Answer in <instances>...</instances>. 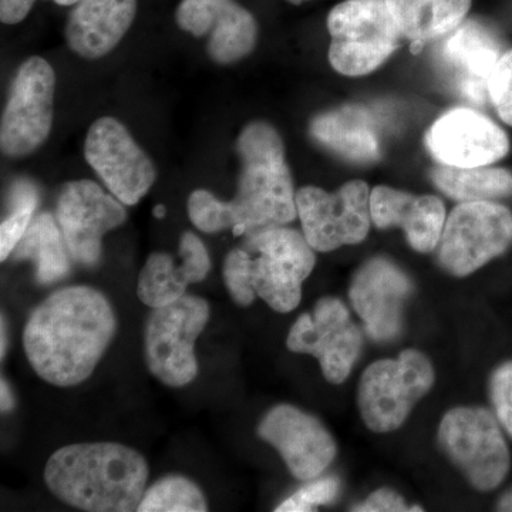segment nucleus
<instances>
[{
	"instance_id": "nucleus-2",
	"label": "nucleus",
	"mask_w": 512,
	"mask_h": 512,
	"mask_svg": "<svg viewBox=\"0 0 512 512\" xmlns=\"http://www.w3.org/2000/svg\"><path fill=\"white\" fill-rule=\"evenodd\" d=\"M237 151L241 173L234 200H218L207 190L192 192L188 198L192 224L205 234L231 229L235 237H244L295 220L296 194L278 131L254 121L239 134Z\"/></svg>"
},
{
	"instance_id": "nucleus-27",
	"label": "nucleus",
	"mask_w": 512,
	"mask_h": 512,
	"mask_svg": "<svg viewBox=\"0 0 512 512\" xmlns=\"http://www.w3.org/2000/svg\"><path fill=\"white\" fill-rule=\"evenodd\" d=\"M140 512H205L208 501L200 487L184 476H165L144 493Z\"/></svg>"
},
{
	"instance_id": "nucleus-3",
	"label": "nucleus",
	"mask_w": 512,
	"mask_h": 512,
	"mask_svg": "<svg viewBox=\"0 0 512 512\" xmlns=\"http://www.w3.org/2000/svg\"><path fill=\"white\" fill-rule=\"evenodd\" d=\"M148 464L119 443H80L59 448L45 467V483L57 500L89 512H133L147 490Z\"/></svg>"
},
{
	"instance_id": "nucleus-6",
	"label": "nucleus",
	"mask_w": 512,
	"mask_h": 512,
	"mask_svg": "<svg viewBox=\"0 0 512 512\" xmlns=\"http://www.w3.org/2000/svg\"><path fill=\"white\" fill-rule=\"evenodd\" d=\"M329 62L343 76L375 72L396 52L400 30L386 0H345L330 10Z\"/></svg>"
},
{
	"instance_id": "nucleus-17",
	"label": "nucleus",
	"mask_w": 512,
	"mask_h": 512,
	"mask_svg": "<svg viewBox=\"0 0 512 512\" xmlns=\"http://www.w3.org/2000/svg\"><path fill=\"white\" fill-rule=\"evenodd\" d=\"M501 56L503 45L494 30L474 19L443 37L436 50L444 79L461 96L480 104L488 96V79Z\"/></svg>"
},
{
	"instance_id": "nucleus-19",
	"label": "nucleus",
	"mask_w": 512,
	"mask_h": 512,
	"mask_svg": "<svg viewBox=\"0 0 512 512\" xmlns=\"http://www.w3.org/2000/svg\"><path fill=\"white\" fill-rule=\"evenodd\" d=\"M412 291L410 279L387 259H372L359 269L350 301L370 338L389 342L400 335L404 303Z\"/></svg>"
},
{
	"instance_id": "nucleus-7",
	"label": "nucleus",
	"mask_w": 512,
	"mask_h": 512,
	"mask_svg": "<svg viewBox=\"0 0 512 512\" xmlns=\"http://www.w3.org/2000/svg\"><path fill=\"white\" fill-rule=\"evenodd\" d=\"M433 383V366L417 350H404L397 359L373 363L360 380L359 409L363 421L376 433L399 429Z\"/></svg>"
},
{
	"instance_id": "nucleus-20",
	"label": "nucleus",
	"mask_w": 512,
	"mask_h": 512,
	"mask_svg": "<svg viewBox=\"0 0 512 512\" xmlns=\"http://www.w3.org/2000/svg\"><path fill=\"white\" fill-rule=\"evenodd\" d=\"M180 264L170 254L154 252L138 276V299L148 308H161L187 295L188 286L198 284L211 271V258L194 232H184L178 247Z\"/></svg>"
},
{
	"instance_id": "nucleus-34",
	"label": "nucleus",
	"mask_w": 512,
	"mask_h": 512,
	"mask_svg": "<svg viewBox=\"0 0 512 512\" xmlns=\"http://www.w3.org/2000/svg\"><path fill=\"white\" fill-rule=\"evenodd\" d=\"M15 406V396H13L6 380L2 379V383H0V407H2V413L12 412Z\"/></svg>"
},
{
	"instance_id": "nucleus-21",
	"label": "nucleus",
	"mask_w": 512,
	"mask_h": 512,
	"mask_svg": "<svg viewBox=\"0 0 512 512\" xmlns=\"http://www.w3.org/2000/svg\"><path fill=\"white\" fill-rule=\"evenodd\" d=\"M370 214L377 228L402 227L416 251L429 254L439 245L446 208L434 195H412L393 188H373Z\"/></svg>"
},
{
	"instance_id": "nucleus-33",
	"label": "nucleus",
	"mask_w": 512,
	"mask_h": 512,
	"mask_svg": "<svg viewBox=\"0 0 512 512\" xmlns=\"http://www.w3.org/2000/svg\"><path fill=\"white\" fill-rule=\"evenodd\" d=\"M35 0H0V20L5 25H16L29 15Z\"/></svg>"
},
{
	"instance_id": "nucleus-38",
	"label": "nucleus",
	"mask_w": 512,
	"mask_h": 512,
	"mask_svg": "<svg viewBox=\"0 0 512 512\" xmlns=\"http://www.w3.org/2000/svg\"><path fill=\"white\" fill-rule=\"evenodd\" d=\"M53 2L57 3V5L60 6H70L76 5V3H79L80 0H53Z\"/></svg>"
},
{
	"instance_id": "nucleus-25",
	"label": "nucleus",
	"mask_w": 512,
	"mask_h": 512,
	"mask_svg": "<svg viewBox=\"0 0 512 512\" xmlns=\"http://www.w3.org/2000/svg\"><path fill=\"white\" fill-rule=\"evenodd\" d=\"M12 255L16 261H32L37 282L42 285L56 284L70 272L72 256L64 244L62 229L56 218L47 212L33 218Z\"/></svg>"
},
{
	"instance_id": "nucleus-13",
	"label": "nucleus",
	"mask_w": 512,
	"mask_h": 512,
	"mask_svg": "<svg viewBox=\"0 0 512 512\" xmlns=\"http://www.w3.org/2000/svg\"><path fill=\"white\" fill-rule=\"evenodd\" d=\"M84 157L111 194L127 207L143 200L156 181L153 161L113 117L94 121L84 143Z\"/></svg>"
},
{
	"instance_id": "nucleus-37",
	"label": "nucleus",
	"mask_w": 512,
	"mask_h": 512,
	"mask_svg": "<svg viewBox=\"0 0 512 512\" xmlns=\"http://www.w3.org/2000/svg\"><path fill=\"white\" fill-rule=\"evenodd\" d=\"M154 217L158 218V220H163L165 215H167V210H165L164 205L158 204L153 211Z\"/></svg>"
},
{
	"instance_id": "nucleus-24",
	"label": "nucleus",
	"mask_w": 512,
	"mask_h": 512,
	"mask_svg": "<svg viewBox=\"0 0 512 512\" xmlns=\"http://www.w3.org/2000/svg\"><path fill=\"white\" fill-rule=\"evenodd\" d=\"M400 35L414 47L443 39L466 19L471 0H386Z\"/></svg>"
},
{
	"instance_id": "nucleus-35",
	"label": "nucleus",
	"mask_w": 512,
	"mask_h": 512,
	"mask_svg": "<svg viewBox=\"0 0 512 512\" xmlns=\"http://www.w3.org/2000/svg\"><path fill=\"white\" fill-rule=\"evenodd\" d=\"M498 511L512 512V488L501 498L500 503H498Z\"/></svg>"
},
{
	"instance_id": "nucleus-26",
	"label": "nucleus",
	"mask_w": 512,
	"mask_h": 512,
	"mask_svg": "<svg viewBox=\"0 0 512 512\" xmlns=\"http://www.w3.org/2000/svg\"><path fill=\"white\" fill-rule=\"evenodd\" d=\"M431 180L448 197L461 202L490 201L512 195V174L503 168H460L439 165Z\"/></svg>"
},
{
	"instance_id": "nucleus-30",
	"label": "nucleus",
	"mask_w": 512,
	"mask_h": 512,
	"mask_svg": "<svg viewBox=\"0 0 512 512\" xmlns=\"http://www.w3.org/2000/svg\"><path fill=\"white\" fill-rule=\"evenodd\" d=\"M487 92L501 120L512 126V50L504 53L495 64Z\"/></svg>"
},
{
	"instance_id": "nucleus-8",
	"label": "nucleus",
	"mask_w": 512,
	"mask_h": 512,
	"mask_svg": "<svg viewBox=\"0 0 512 512\" xmlns=\"http://www.w3.org/2000/svg\"><path fill=\"white\" fill-rule=\"evenodd\" d=\"M439 440L444 453L477 490H494L510 471V451L498 419L488 410H451L441 421Z\"/></svg>"
},
{
	"instance_id": "nucleus-29",
	"label": "nucleus",
	"mask_w": 512,
	"mask_h": 512,
	"mask_svg": "<svg viewBox=\"0 0 512 512\" xmlns=\"http://www.w3.org/2000/svg\"><path fill=\"white\" fill-rule=\"evenodd\" d=\"M339 494V481L336 478H322L315 483L305 485L298 493L286 498L276 507L278 512L315 511L319 505L333 503Z\"/></svg>"
},
{
	"instance_id": "nucleus-31",
	"label": "nucleus",
	"mask_w": 512,
	"mask_h": 512,
	"mask_svg": "<svg viewBox=\"0 0 512 512\" xmlns=\"http://www.w3.org/2000/svg\"><path fill=\"white\" fill-rule=\"evenodd\" d=\"M490 390L497 419L512 437V362L495 370Z\"/></svg>"
},
{
	"instance_id": "nucleus-28",
	"label": "nucleus",
	"mask_w": 512,
	"mask_h": 512,
	"mask_svg": "<svg viewBox=\"0 0 512 512\" xmlns=\"http://www.w3.org/2000/svg\"><path fill=\"white\" fill-rule=\"evenodd\" d=\"M39 204V191L30 181L13 185L9 198V215L0 225V261L5 262L18 247L20 239L32 224Z\"/></svg>"
},
{
	"instance_id": "nucleus-5",
	"label": "nucleus",
	"mask_w": 512,
	"mask_h": 512,
	"mask_svg": "<svg viewBox=\"0 0 512 512\" xmlns=\"http://www.w3.org/2000/svg\"><path fill=\"white\" fill-rule=\"evenodd\" d=\"M210 318V303L200 296L185 295L154 308L143 335L144 360L151 375L174 389L194 382L200 370L195 342Z\"/></svg>"
},
{
	"instance_id": "nucleus-18",
	"label": "nucleus",
	"mask_w": 512,
	"mask_h": 512,
	"mask_svg": "<svg viewBox=\"0 0 512 512\" xmlns=\"http://www.w3.org/2000/svg\"><path fill=\"white\" fill-rule=\"evenodd\" d=\"M175 20L184 32L208 36V55L215 63L239 62L255 49L258 39L254 16L234 0H183Z\"/></svg>"
},
{
	"instance_id": "nucleus-22",
	"label": "nucleus",
	"mask_w": 512,
	"mask_h": 512,
	"mask_svg": "<svg viewBox=\"0 0 512 512\" xmlns=\"http://www.w3.org/2000/svg\"><path fill=\"white\" fill-rule=\"evenodd\" d=\"M136 13L137 0H80L64 30L67 45L84 59H100L119 45Z\"/></svg>"
},
{
	"instance_id": "nucleus-15",
	"label": "nucleus",
	"mask_w": 512,
	"mask_h": 512,
	"mask_svg": "<svg viewBox=\"0 0 512 512\" xmlns=\"http://www.w3.org/2000/svg\"><path fill=\"white\" fill-rule=\"evenodd\" d=\"M256 433L278 450L298 480H315L335 460L336 444L329 431L316 417L291 404L269 410Z\"/></svg>"
},
{
	"instance_id": "nucleus-23",
	"label": "nucleus",
	"mask_w": 512,
	"mask_h": 512,
	"mask_svg": "<svg viewBox=\"0 0 512 512\" xmlns=\"http://www.w3.org/2000/svg\"><path fill=\"white\" fill-rule=\"evenodd\" d=\"M311 134L322 146L353 163H372L380 157L375 124L362 107L345 106L320 114L312 121Z\"/></svg>"
},
{
	"instance_id": "nucleus-32",
	"label": "nucleus",
	"mask_w": 512,
	"mask_h": 512,
	"mask_svg": "<svg viewBox=\"0 0 512 512\" xmlns=\"http://www.w3.org/2000/svg\"><path fill=\"white\" fill-rule=\"evenodd\" d=\"M353 511L397 512L410 511V508H407L402 495L394 493L392 490H386V488H383V490L376 491V493L370 495L365 503L357 505L356 508H353Z\"/></svg>"
},
{
	"instance_id": "nucleus-16",
	"label": "nucleus",
	"mask_w": 512,
	"mask_h": 512,
	"mask_svg": "<svg viewBox=\"0 0 512 512\" xmlns=\"http://www.w3.org/2000/svg\"><path fill=\"white\" fill-rule=\"evenodd\" d=\"M431 156L450 167H485L497 163L510 150L503 128L467 107H457L439 117L427 133Z\"/></svg>"
},
{
	"instance_id": "nucleus-10",
	"label": "nucleus",
	"mask_w": 512,
	"mask_h": 512,
	"mask_svg": "<svg viewBox=\"0 0 512 512\" xmlns=\"http://www.w3.org/2000/svg\"><path fill=\"white\" fill-rule=\"evenodd\" d=\"M56 74L43 57L19 67L2 116L0 146L8 157H25L42 146L53 126Z\"/></svg>"
},
{
	"instance_id": "nucleus-9",
	"label": "nucleus",
	"mask_w": 512,
	"mask_h": 512,
	"mask_svg": "<svg viewBox=\"0 0 512 512\" xmlns=\"http://www.w3.org/2000/svg\"><path fill=\"white\" fill-rule=\"evenodd\" d=\"M439 244L444 269L473 274L512 244V214L491 201L461 202L448 215Z\"/></svg>"
},
{
	"instance_id": "nucleus-1",
	"label": "nucleus",
	"mask_w": 512,
	"mask_h": 512,
	"mask_svg": "<svg viewBox=\"0 0 512 512\" xmlns=\"http://www.w3.org/2000/svg\"><path fill=\"white\" fill-rule=\"evenodd\" d=\"M117 316L104 293L77 285L50 293L30 313L23 349L36 375L73 387L93 375L116 338Z\"/></svg>"
},
{
	"instance_id": "nucleus-39",
	"label": "nucleus",
	"mask_w": 512,
	"mask_h": 512,
	"mask_svg": "<svg viewBox=\"0 0 512 512\" xmlns=\"http://www.w3.org/2000/svg\"><path fill=\"white\" fill-rule=\"evenodd\" d=\"M288 2L295 3V5H301V3L309 2V0H288Z\"/></svg>"
},
{
	"instance_id": "nucleus-11",
	"label": "nucleus",
	"mask_w": 512,
	"mask_h": 512,
	"mask_svg": "<svg viewBox=\"0 0 512 512\" xmlns=\"http://www.w3.org/2000/svg\"><path fill=\"white\" fill-rule=\"evenodd\" d=\"M296 208L303 235L318 252L359 244L372 221L369 185L360 180L346 183L333 194L318 187H303L296 192Z\"/></svg>"
},
{
	"instance_id": "nucleus-4",
	"label": "nucleus",
	"mask_w": 512,
	"mask_h": 512,
	"mask_svg": "<svg viewBox=\"0 0 512 512\" xmlns=\"http://www.w3.org/2000/svg\"><path fill=\"white\" fill-rule=\"evenodd\" d=\"M313 251L296 229L275 227L244 235L222 268L229 296L239 306H249L259 296L276 312H292L315 268Z\"/></svg>"
},
{
	"instance_id": "nucleus-12",
	"label": "nucleus",
	"mask_w": 512,
	"mask_h": 512,
	"mask_svg": "<svg viewBox=\"0 0 512 512\" xmlns=\"http://www.w3.org/2000/svg\"><path fill=\"white\" fill-rule=\"evenodd\" d=\"M56 220L74 262L86 268L99 264L103 238L127 220L123 202L90 180L63 185L57 198Z\"/></svg>"
},
{
	"instance_id": "nucleus-36",
	"label": "nucleus",
	"mask_w": 512,
	"mask_h": 512,
	"mask_svg": "<svg viewBox=\"0 0 512 512\" xmlns=\"http://www.w3.org/2000/svg\"><path fill=\"white\" fill-rule=\"evenodd\" d=\"M2 343H0V357H5L6 349H8V333H6L5 316L2 315Z\"/></svg>"
},
{
	"instance_id": "nucleus-14",
	"label": "nucleus",
	"mask_w": 512,
	"mask_h": 512,
	"mask_svg": "<svg viewBox=\"0 0 512 512\" xmlns=\"http://www.w3.org/2000/svg\"><path fill=\"white\" fill-rule=\"evenodd\" d=\"M286 345L291 352L315 356L328 382H345L362 352L363 336L345 303L323 298L312 313L293 323Z\"/></svg>"
}]
</instances>
